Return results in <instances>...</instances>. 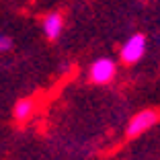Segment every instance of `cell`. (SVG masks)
<instances>
[{
    "mask_svg": "<svg viewBox=\"0 0 160 160\" xmlns=\"http://www.w3.org/2000/svg\"><path fill=\"white\" fill-rule=\"evenodd\" d=\"M144 53H146V37L142 33H136L129 39H125L119 56H121L123 64H136V62H140L144 58Z\"/></svg>",
    "mask_w": 160,
    "mask_h": 160,
    "instance_id": "6da1fadb",
    "label": "cell"
},
{
    "mask_svg": "<svg viewBox=\"0 0 160 160\" xmlns=\"http://www.w3.org/2000/svg\"><path fill=\"white\" fill-rule=\"evenodd\" d=\"M117 74V66H115V62L111 58H99V60L92 62V66H90V80H92L94 84H109L111 80L115 78Z\"/></svg>",
    "mask_w": 160,
    "mask_h": 160,
    "instance_id": "7a4b0ae2",
    "label": "cell"
},
{
    "mask_svg": "<svg viewBox=\"0 0 160 160\" xmlns=\"http://www.w3.org/2000/svg\"><path fill=\"white\" fill-rule=\"evenodd\" d=\"M156 121H158V113H156L154 109H144V111H140L132 121L127 123V129H125L127 138H136V136H140V133H144L146 129H150Z\"/></svg>",
    "mask_w": 160,
    "mask_h": 160,
    "instance_id": "3957f363",
    "label": "cell"
},
{
    "mask_svg": "<svg viewBox=\"0 0 160 160\" xmlns=\"http://www.w3.org/2000/svg\"><path fill=\"white\" fill-rule=\"evenodd\" d=\"M43 33H45L47 39H58L62 35V31H64V19H62V14L60 12H49L43 19Z\"/></svg>",
    "mask_w": 160,
    "mask_h": 160,
    "instance_id": "277c9868",
    "label": "cell"
},
{
    "mask_svg": "<svg viewBox=\"0 0 160 160\" xmlns=\"http://www.w3.org/2000/svg\"><path fill=\"white\" fill-rule=\"evenodd\" d=\"M35 111V101L33 99H21L14 105V119L17 121H27Z\"/></svg>",
    "mask_w": 160,
    "mask_h": 160,
    "instance_id": "5b68a950",
    "label": "cell"
},
{
    "mask_svg": "<svg viewBox=\"0 0 160 160\" xmlns=\"http://www.w3.org/2000/svg\"><path fill=\"white\" fill-rule=\"evenodd\" d=\"M10 47H12V39H10L6 33H2V31H0V53L8 52Z\"/></svg>",
    "mask_w": 160,
    "mask_h": 160,
    "instance_id": "8992f818",
    "label": "cell"
}]
</instances>
